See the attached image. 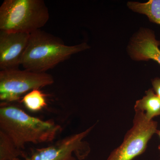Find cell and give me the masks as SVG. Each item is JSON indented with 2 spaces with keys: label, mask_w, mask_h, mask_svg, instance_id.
<instances>
[{
  "label": "cell",
  "mask_w": 160,
  "mask_h": 160,
  "mask_svg": "<svg viewBox=\"0 0 160 160\" xmlns=\"http://www.w3.org/2000/svg\"><path fill=\"white\" fill-rule=\"evenodd\" d=\"M46 96L39 89H35L24 95L20 102L29 111L37 112L47 106Z\"/></svg>",
  "instance_id": "obj_12"
},
{
  "label": "cell",
  "mask_w": 160,
  "mask_h": 160,
  "mask_svg": "<svg viewBox=\"0 0 160 160\" xmlns=\"http://www.w3.org/2000/svg\"><path fill=\"white\" fill-rule=\"evenodd\" d=\"M51 75L18 69L0 71L1 102L19 101L23 95L35 89H40L54 83Z\"/></svg>",
  "instance_id": "obj_4"
},
{
  "label": "cell",
  "mask_w": 160,
  "mask_h": 160,
  "mask_svg": "<svg viewBox=\"0 0 160 160\" xmlns=\"http://www.w3.org/2000/svg\"><path fill=\"white\" fill-rule=\"evenodd\" d=\"M135 111L144 112L148 121L160 116V98L156 94L153 89H149L146 92V95L136 102Z\"/></svg>",
  "instance_id": "obj_9"
},
{
  "label": "cell",
  "mask_w": 160,
  "mask_h": 160,
  "mask_svg": "<svg viewBox=\"0 0 160 160\" xmlns=\"http://www.w3.org/2000/svg\"><path fill=\"white\" fill-rule=\"evenodd\" d=\"M30 34L0 31V70L18 69Z\"/></svg>",
  "instance_id": "obj_7"
},
{
  "label": "cell",
  "mask_w": 160,
  "mask_h": 160,
  "mask_svg": "<svg viewBox=\"0 0 160 160\" xmlns=\"http://www.w3.org/2000/svg\"><path fill=\"white\" fill-rule=\"evenodd\" d=\"M160 41L153 31L143 29L132 40L129 48L130 57L136 61L154 60L160 65Z\"/></svg>",
  "instance_id": "obj_8"
},
{
  "label": "cell",
  "mask_w": 160,
  "mask_h": 160,
  "mask_svg": "<svg viewBox=\"0 0 160 160\" xmlns=\"http://www.w3.org/2000/svg\"><path fill=\"white\" fill-rule=\"evenodd\" d=\"M94 126L85 131L71 135L58 141L51 146L32 149L25 160H83L89 155L90 148L84 139L91 132Z\"/></svg>",
  "instance_id": "obj_6"
},
{
  "label": "cell",
  "mask_w": 160,
  "mask_h": 160,
  "mask_svg": "<svg viewBox=\"0 0 160 160\" xmlns=\"http://www.w3.org/2000/svg\"><path fill=\"white\" fill-rule=\"evenodd\" d=\"M89 48L86 43L67 46L60 38L38 29L30 34L21 65L26 70L46 72L73 54Z\"/></svg>",
  "instance_id": "obj_2"
},
{
  "label": "cell",
  "mask_w": 160,
  "mask_h": 160,
  "mask_svg": "<svg viewBox=\"0 0 160 160\" xmlns=\"http://www.w3.org/2000/svg\"><path fill=\"white\" fill-rule=\"evenodd\" d=\"M0 105V130L20 149L23 150L26 143L51 142L62 131L61 126L52 120L43 121L29 115L12 103Z\"/></svg>",
  "instance_id": "obj_1"
},
{
  "label": "cell",
  "mask_w": 160,
  "mask_h": 160,
  "mask_svg": "<svg viewBox=\"0 0 160 160\" xmlns=\"http://www.w3.org/2000/svg\"><path fill=\"white\" fill-rule=\"evenodd\" d=\"M127 6L135 12L146 15L152 22L160 25V0H150L145 3L129 2Z\"/></svg>",
  "instance_id": "obj_10"
},
{
  "label": "cell",
  "mask_w": 160,
  "mask_h": 160,
  "mask_svg": "<svg viewBox=\"0 0 160 160\" xmlns=\"http://www.w3.org/2000/svg\"><path fill=\"white\" fill-rule=\"evenodd\" d=\"M26 153L18 148L12 140L5 132L0 130V160H11L25 158Z\"/></svg>",
  "instance_id": "obj_11"
},
{
  "label": "cell",
  "mask_w": 160,
  "mask_h": 160,
  "mask_svg": "<svg viewBox=\"0 0 160 160\" xmlns=\"http://www.w3.org/2000/svg\"></svg>",
  "instance_id": "obj_16"
},
{
  "label": "cell",
  "mask_w": 160,
  "mask_h": 160,
  "mask_svg": "<svg viewBox=\"0 0 160 160\" xmlns=\"http://www.w3.org/2000/svg\"><path fill=\"white\" fill-rule=\"evenodd\" d=\"M157 128V122L148 121L142 112L135 111L132 126L121 145L112 152L106 160H132L142 154Z\"/></svg>",
  "instance_id": "obj_5"
},
{
  "label": "cell",
  "mask_w": 160,
  "mask_h": 160,
  "mask_svg": "<svg viewBox=\"0 0 160 160\" xmlns=\"http://www.w3.org/2000/svg\"><path fill=\"white\" fill-rule=\"evenodd\" d=\"M156 134H157L158 135V136L159 137L160 139V130H157L156 133ZM158 149L159 150V151H160V144L159 146H158Z\"/></svg>",
  "instance_id": "obj_14"
},
{
  "label": "cell",
  "mask_w": 160,
  "mask_h": 160,
  "mask_svg": "<svg viewBox=\"0 0 160 160\" xmlns=\"http://www.w3.org/2000/svg\"><path fill=\"white\" fill-rule=\"evenodd\" d=\"M22 160L20 159L19 158H17L14 159H12V160Z\"/></svg>",
  "instance_id": "obj_15"
},
{
  "label": "cell",
  "mask_w": 160,
  "mask_h": 160,
  "mask_svg": "<svg viewBox=\"0 0 160 160\" xmlns=\"http://www.w3.org/2000/svg\"><path fill=\"white\" fill-rule=\"evenodd\" d=\"M152 85L153 89L156 94L160 98V78H156L152 80Z\"/></svg>",
  "instance_id": "obj_13"
},
{
  "label": "cell",
  "mask_w": 160,
  "mask_h": 160,
  "mask_svg": "<svg viewBox=\"0 0 160 160\" xmlns=\"http://www.w3.org/2000/svg\"><path fill=\"white\" fill-rule=\"evenodd\" d=\"M43 0H5L0 7V31L31 33L49 21Z\"/></svg>",
  "instance_id": "obj_3"
}]
</instances>
